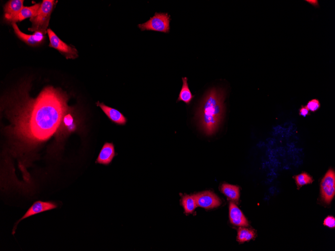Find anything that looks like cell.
<instances>
[{
	"mask_svg": "<svg viewBox=\"0 0 335 251\" xmlns=\"http://www.w3.org/2000/svg\"><path fill=\"white\" fill-rule=\"evenodd\" d=\"M20 98L12 109L18 122L17 131L25 139L35 143L48 140L66 114L72 110L67 103L66 95L52 87L44 88L36 99H30L26 94L25 96L24 93Z\"/></svg>",
	"mask_w": 335,
	"mask_h": 251,
	"instance_id": "6da1fadb",
	"label": "cell"
},
{
	"mask_svg": "<svg viewBox=\"0 0 335 251\" xmlns=\"http://www.w3.org/2000/svg\"><path fill=\"white\" fill-rule=\"evenodd\" d=\"M224 90L213 87L209 89L201 101L195 113L201 129L207 135L215 133L225 114Z\"/></svg>",
	"mask_w": 335,
	"mask_h": 251,
	"instance_id": "7a4b0ae2",
	"label": "cell"
},
{
	"mask_svg": "<svg viewBox=\"0 0 335 251\" xmlns=\"http://www.w3.org/2000/svg\"><path fill=\"white\" fill-rule=\"evenodd\" d=\"M55 1L54 0H44L36 15L30 19L32 26L28 30L32 32H40L46 35L50 20L53 10Z\"/></svg>",
	"mask_w": 335,
	"mask_h": 251,
	"instance_id": "3957f363",
	"label": "cell"
},
{
	"mask_svg": "<svg viewBox=\"0 0 335 251\" xmlns=\"http://www.w3.org/2000/svg\"><path fill=\"white\" fill-rule=\"evenodd\" d=\"M170 16L167 13L156 12L143 24L139 25L141 31H154L168 33L170 30Z\"/></svg>",
	"mask_w": 335,
	"mask_h": 251,
	"instance_id": "277c9868",
	"label": "cell"
},
{
	"mask_svg": "<svg viewBox=\"0 0 335 251\" xmlns=\"http://www.w3.org/2000/svg\"><path fill=\"white\" fill-rule=\"evenodd\" d=\"M48 34L50 40L51 48L58 50L66 59H75L78 57V51L75 47L62 41L51 29H48Z\"/></svg>",
	"mask_w": 335,
	"mask_h": 251,
	"instance_id": "5b68a950",
	"label": "cell"
},
{
	"mask_svg": "<svg viewBox=\"0 0 335 251\" xmlns=\"http://www.w3.org/2000/svg\"><path fill=\"white\" fill-rule=\"evenodd\" d=\"M321 190L323 201L329 204L335 194V174L333 170H329L323 177L321 184Z\"/></svg>",
	"mask_w": 335,
	"mask_h": 251,
	"instance_id": "8992f818",
	"label": "cell"
},
{
	"mask_svg": "<svg viewBox=\"0 0 335 251\" xmlns=\"http://www.w3.org/2000/svg\"><path fill=\"white\" fill-rule=\"evenodd\" d=\"M197 206L206 209L218 207L221 203L219 198L211 192L207 191L195 195Z\"/></svg>",
	"mask_w": 335,
	"mask_h": 251,
	"instance_id": "52a82bcc",
	"label": "cell"
},
{
	"mask_svg": "<svg viewBox=\"0 0 335 251\" xmlns=\"http://www.w3.org/2000/svg\"><path fill=\"white\" fill-rule=\"evenodd\" d=\"M16 35L22 41L30 46L37 47L41 44L44 39V34L40 32H35L32 35H27L20 31L16 23L12 24Z\"/></svg>",
	"mask_w": 335,
	"mask_h": 251,
	"instance_id": "ba28073f",
	"label": "cell"
},
{
	"mask_svg": "<svg viewBox=\"0 0 335 251\" xmlns=\"http://www.w3.org/2000/svg\"><path fill=\"white\" fill-rule=\"evenodd\" d=\"M57 207V204L53 202L37 201L33 204L32 206L28 209L24 217H22L18 221V222L15 225V226H17V225L22 220L37 214L53 210L56 209Z\"/></svg>",
	"mask_w": 335,
	"mask_h": 251,
	"instance_id": "9c48e42d",
	"label": "cell"
},
{
	"mask_svg": "<svg viewBox=\"0 0 335 251\" xmlns=\"http://www.w3.org/2000/svg\"><path fill=\"white\" fill-rule=\"evenodd\" d=\"M97 105L101 107L107 118L113 123L118 126H124L127 122V118L118 110L109 107L103 103L98 101Z\"/></svg>",
	"mask_w": 335,
	"mask_h": 251,
	"instance_id": "30bf717a",
	"label": "cell"
},
{
	"mask_svg": "<svg viewBox=\"0 0 335 251\" xmlns=\"http://www.w3.org/2000/svg\"><path fill=\"white\" fill-rule=\"evenodd\" d=\"M118 155L113 143H105L96 161V164L109 165Z\"/></svg>",
	"mask_w": 335,
	"mask_h": 251,
	"instance_id": "8fae6325",
	"label": "cell"
},
{
	"mask_svg": "<svg viewBox=\"0 0 335 251\" xmlns=\"http://www.w3.org/2000/svg\"><path fill=\"white\" fill-rule=\"evenodd\" d=\"M24 2L23 0H11L8 1L4 7L5 19L10 22L24 8Z\"/></svg>",
	"mask_w": 335,
	"mask_h": 251,
	"instance_id": "7c38bea8",
	"label": "cell"
},
{
	"mask_svg": "<svg viewBox=\"0 0 335 251\" xmlns=\"http://www.w3.org/2000/svg\"><path fill=\"white\" fill-rule=\"evenodd\" d=\"M230 218L231 223L234 225L240 226H249L246 218L233 202H231L230 205Z\"/></svg>",
	"mask_w": 335,
	"mask_h": 251,
	"instance_id": "4fadbf2b",
	"label": "cell"
},
{
	"mask_svg": "<svg viewBox=\"0 0 335 251\" xmlns=\"http://www.w3.org/2000/svg\"><path fill=\"white\" fill-rule=\"evenodd\" d=\"M41 3L36 4L30 7H24L20 13L13 18L10 22L16 23L21 22L27 18H32L35 16L38 12Z\"/></svg>",
	"mask_w": 335,
	"mask_h": 251,
	"instance_id": "5bb4252c",
	"label": "cell"
},
{
	"mask_svg": "<svg viewBox=\"0 0 335 251\" xmlns=\"http://www.w3.org/2000/svg\"><path fill=\"white\" fill-rule=\"evenodd\" d=\"M182 79L183 81V85L180 90V95H179V97L177 100V102L183 101L186 104L189 105L194 99V96L192 95L189 87L188 78L183 77Z\"/></svg>",
	"mask_w": 335,
	"mask_h": 251,
	"instance_id": "9a60e30c",
	"label": "cell"
},
{
	"mask_svg": "<svg viewBox=\"0 0 335 251\" xmlns=\"http://www.w3.org/2000/svg\"><path fill=\"white\" fill-rule=\"evenodd\" d=\"M181 202L186 214L192 213L197 206L195 195L182 196Z\"/></svg>",
	"mask_w": 335,
	"mask_h": 251,
	"instance_id": "2e32d148",
	"label": "cell"
},
{
	"mask_svg": "<svg viewBox=\"0 0 335 251\" xmlns=\"http://www.w3.org/2000/svg\"><path fill=\"white\" fill-rule=\"evenodd\" d=\"M221 191L229 199L237 201L239 199V188L236 186L225 184L221 188Z\"/></svg>",
	"mask_w": 335,
	"mask_h": 251,
	"instance_id": "e0dca14e",
	"label": "cell"
},
{
	"mask_svg": "<svg viewBox=\"0 0 335 251\" xmlns=\"http://www.w3.org/2000/svg\"><path fill=\"white\" fill-rule=\"evenodd\" d=\"M255 232L251 230L240 228L238 232L237 239L240 243L249 241L255 237Z\"/></svg>",
	"mask_w": 335,
	"mask_h": 251,
	"instance_id": "ac0fdd59",
	"label": "cell"
},
{
	"mask_svg": "<svg viewBox=\"0 0 335 251\" xmlns=\"http://www.w3.org/2000/svg\"><path fill=\"white\" fill-rule=\"evenodd\" d=\"M295 178L299 188L307 184H311L313 181L312 178L309 174L305 173L296 176Z\"/></svg>",
	"mask_w": 335,
	"mask_h": 251,
	"instance_id": "d6986e66",
	"label": "cell"
},
{
	"mask_svg": "<svg viewBox=\"0 0 335 251\" xmlns=\"http://www.w3.org/2000/svg\"><path fill=\"white\" fill-rule=\"evenodd\" d=\"M306 106L309 111L315 112L320 108L321 104L318 100L314 99L309 101Z\"/></svg>",
	"mask_w": 335,
	"mask_h": 251,
	"instance_id": "ffe728a7",
	"label": "cell"
},
{
	"mask_svg": "<svg viewBox=\"0 0 335 251\" xmlns=\"http://www.w3.org/2000/svg\"><path fill=\"white\" fill-rule=\"evenodd\" d=\"M324 225L329 227L332 228L335 226V220L333 217L329 216L325 219Z\"/></svg>",
	"mask_w": 335,
	"mask_h": 251,
	"instance_id": "44dd1931",
	"label": "cell"
},
{
	"mask_svg": "<svg viewBox=\"0 0 335 251\" xmlns=\"http://www.w3.org/2000/svg\"><path fill=\"white\" fill-rule=\"evenodd\" d=\"M309 111L306 106H302L300 109V115L306 117L309 115Z\"/></svg>",
	"mask_w": 335,
	"mask_h": 251,
	"instance_id": "7402d4cb",
	"label": "cell"
},
{
	"mask_svg": "<svg viewBox=\"0 0 335 251\" xmlns=\"http://www.w3.org/2000/svg\"><path fill=\"white\" fill-rule=\"evenodd\" d=\"M306 2L316 8L320 7L318 0H306Z\"/></svg>",
	"mask_w": 335,
	"mask_h": 251,
	"instance_id": "603a6c76",
	"label": "cell"
}]
</instances>
